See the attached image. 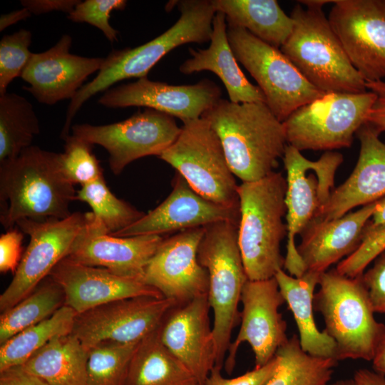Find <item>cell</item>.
<instances>
[{"mask_svg": "<svg viewBox=\"0 0 385 385\" xmlns=\"http://www.w3.org/2000/svg\"><path fill=\"white\" fill-rule=\"evenodd\" d=\"M76 194L62 172L60 153L31 145L0 163V222L6 230L24 219L68 217Z\"/></svg>", "mask_w": 385, "mask_h": 385, "instance_id": "1", "label": "cell"}, {"mask_svg": "<svg viewBox=\"0 0 385 385\" xmlns=\"http://www.w3.org/2000/svg\"><path fill=\"white\" fill-rule=\"evenodd\" d=\"M201 117L219 136L235 176L252 182L274 171L287 143L283 123L265 103L220 98Z\"/></svg>", "mask_w": 385, "mask_h": 385, "instance_id": "2", "label": "cell"}, {"mask_svg": "<svg viewBox=\"0 0 385 385\" xmlns=\"http://www.w3.org/2000/svg\"><path fill=\"white\" fill-rule=\"evenodd\" d=\"M180 16L175 24L153 40L133 48L112 51L105 58L96 76L84 84L68 105L61 133L66 138L71 122L81 106L94 95L115 83L132 78L147 77L150 69L168 53L185 43L210 41L215 14L212 0L177 1Z\"/></svg>", "mask_w": 385, "mask_h": 385, "instance_id": "3", "label": "cell"}, {"mask_svg": "<svg viewBox=\"0 0 385 385\" xmlns=\"http://www.w3.org/2000/svg\"><path fill=\"white\" fill-rule=\"evenodd\" d=\"M329 3L332 1H299L290 16L292 31L280 50L318 90L364 93L365 80L351 63L322 11Z\"/></svg>", "mask_w": 385, "mask_h": 385, "instance_id": "4", "label": "cell"}, {"mask_svg": "<svg viewBox=\"0 0 385 385\" xmlns=\"http://www.w3.org/2000/svg\"><path fill=\"white\" fill-rule=\"evenodd\" d=\"M286 191V178L275 171L238 185V243L249 280L272 278L284 267L280 246L287 236Z\"/></svg>", "mask_w": 385, "mask_h": 385, "instance_id": "5", "label": "cell"}, {"mask_svg": "<svg viewBox=\"0 0 385 385\" xmlns=\"http://www.w3.org/2000/svg\"><path fill=\"white\" fill-rule=\"evenodd\" d=\"M314 309L324 318L337 346V359L373 361L385 339V325L376 320L362 274L349 277L336 270L319 276Z\"/></svg>", "mask_w": 385, "mask_h": 385, "instance_id": "6", "label": "cell"}, {"mask_svg": "<svg viewBox=\"0 0 385 385\" xmlns=\"http://www.w3.org/2000/svg\"><path fill=\"white\" fill-rule=\"evenodd\" d=\"M239 222L222 221L205 227L197 258L209 276L208 303L213 312L215 366L222 368L233 329L240 319L238 305L248 280L238 243Z\"/></svg>", "mask_w": 385, "mask_h": 385, "instance_id": "7", "label": "cell"}, {"mask_svg": "<svg viewBox=\"0 0 385 385\" xmlns=\"http://www.w3.org/2000/svg\"><path fill=\"white\" fill-rule=\"evenodd\" d=\"M287 172L285 203L287 227V252L284 269L293 277L306 272L295 245V237L315 218L334 190L336 173L343 155L325 151L317 160L306 158L297 148L287 145L282 156Z\"/></svg>", "mask_w": 385, "mask_h": 385, "instance_id": "8", "label": "cell"}, {"mask_svg": "<svg viewBox=\"0 0 385 385\" xmlns=\"http://www.w3.org/2000/svg\"><path fill=\"white\" fill-rule=\"evenodd\" d=\"M227 33L237 61L257 81L265 104L279 121L326 94L311 84L280 49L240 27L227 25Z\"/></svg>", "mask_w": 385, "mask_h": 385, "instance_id": "9", "label": "cell"}, {"mask_svg": "<svg viewBox=\"0 0 385 385\" xmlns=\"http://www.w3.org/2000/svg\"><path fill=\"white\" fill-rule=\"evenodd\" d=\"M159 158L174 168L203 197L240 207L238 185L221 140L204 118L184 123L176 140Z\"/></svg>", "mask_w": 385, "mask_h": 385, "instance_id": "10", "label": "cell"}, {"mask_svg": "<svg viewBox=\"0 0 385 385\" xmlns=\"http://www.w3.org/2000/svg\"><path fill=\"white\" fill-rule=\"evenodd\" d=\"M376 99L371 91L326 93L299 108L282 122L287 145L299 151L350 147Z\"/></svg>", "mask_w": 385, "mask_h": 385, "instance_id": "11", "label": "cell"}, {"mask_svg": "<svg viewBox=\"0 0 385 385\" xmlns=\"http://www.w3.org/2000/svg\"><path fill=\"white\" fill-rule=\"evenodd\" d=\"M72 135L104 148L109 166L118 175L131 162L148 155L160 156L179 136L174 117L146 108L130 118L113 123L93 125L76 124Z\"/></svg>", "mask_w": 385, "mask_h": 385, "instance_id": "12", "label": "cell"}, {"mask_svg": "<svg viewBox=\"0 0 385 385\" xmlns=\"http://www.w3.org/2000/svg\"><path fill=\"white\" fill-rule=\"evenodd\" d=\"M87 219L88 212H73L64 219L17 222L30 240L11 282L0 296L1 313L30 294L68 255Z\"/></svg>", "mask_w": 385, "mask_h": 385, "instance_id": "13", "label": "cell"}, {"mask_svg": "<svg viewBox=\"0 0 385 385\" xmlns=\"http://www.w3.org/2000/svg\"><path fill=\"white\" fill-rule=\"evenodd\" d=\"M176 304L149 296L115 300L77 314L71 334L87 349L103 342L137 344L155 332Z\"/></svg>", "mask_w": 385, "mask_h": 385, "instance_id": "14", "label": "cell"}, {"mask_svg": "<svg viewBox=\"0 0 385 385\" xmlns=\"http://www.w3.org/2000/svg\"><path fill=\"white\" fill-rule=\"evenodd\" d=\"M329 22L366 82L385 78V0H336Z\"/></svg>", "mask_w": 385, "mask_h": 385, "instance_id": "15", "label": "cell"}, {"mask_svg": "<svg viewBox=\"0 0 385 385\" xmlns=\"http://www.w3.org/2000/svg\"><path fill=\"white\" fill-rule=\"evenodd\" d=\"M240 302L242 310L240 331L230 345L225 362L228 374L233 371L241 344H250L255 355V368H260L267 364L289 339L287 323L279 312L285 302L274 277L264 280L248 279L242 289Z\"/></svg>", "mask_w": 385, "mask_h": 385, "instance_id": "16", "label": "cell"}, {"mask_svg": "<svg viewBox=\"0 0 385 385\" xmlns=\"http://www.w3.org/2000/svg\"><path fill=\"white\" fill-rule=\"evenodd\" d=\"M205 227L163 238L145 267L142 281L177 304L207 296L209 276L197 250Z\"/></svg>", "mask_w": 385, "mask_h": 385, "instance_id": "17", "label": "cell"}, {"mask_svg": "<svg viewBox=\"0 0 385 385\" xmlns=\"http://www.w3.org/2000/svg\"><path fill=\"white\" fill-rule=\"evenodd\" d=\"M221 97V89L204 79L192 85L174 86L147 77L106 91L98 103L107 108L145 107L180 119L200 118Z\"/></svg>", "mask_w": 385, "mask_h": 385, "instance_id": "18", "label": "cell"}, {"mask_svg": "<svg viewBox=\"0 0 385 385\" xmlns=\"http://www.w3.org/2000/svg\"><path fill=\"white\" fill-rule=\"evenodd\" d=\"M163 240L158 235H111L89 212L66 257L121 277L142 280L145 266Z\"/></svg>", "mask_w": 385, "mask_h": 385, "instance_id": "19", "label": "cell"}, {"mask_svg": "<svg viewBox=\"0 0 385 385\" xmlns=\"http://www.w3.org/2000/svg\"><path fill=\"white\" fill-rule=\"evenodd\" d=\"M210 309L207 296L176 304L158 327L162 344L192 374L198 385H205L216 362Z\"/></svg>", "mask_w": 385, "mask_h": 385, "instance_id": "20", "label": "cell"}, {"mask_svg": "<svg viewBox=\"0 0 385 385\" xmlns=\"http://www.w3.org/2000/svg\"><path fill=\"white\" fill-rule=\"evenodd\" d=\"M72 37L65 34L51 48L32 56L21 78L24 86L41 103L52 106L73 99L87 78L101 68L105 58H89L70 53Z\"/></svg>", "mask_w": 385, "mask_h": 385, "instance_id": "21", "label": "cell"}, {"mask_svg": "<svg viewBox=\"0 0 385 385\" xmlns=\"http://www.w3.org/2000/svg\"><path fill=\"white\" fill-rule=\"evenodd\" d=\"M240 215V207L225 206L203 197L176 172L173 190L160 205L130 226L110 235L116 237L161 235L222 221L239 222Z\"/></svg>", "mask_w": 385, "mask_h": 385, "instance_id": "22", "label": "cell"}, {"mask_svg": "<svg viewBox=\"0 0 385 385\" xmlns=\"http://www.w3.org/2000/svg\"><path fill=\"white\" fill-rule=\"evenodd\" d=\"M50 276L63 289L65 304L77 314L111 302L139 297H163L142 280L117 275L110 270L88 266L66 257Z\"/></svg>", "mask_w": 385, "mask_h": 385, "instance_id": "23", "label": "cell"}, {"mask_svg": "<svg viewBox=\"0 0 385 385\" xmlns=\"http://www.w3.org/2000/svg\"><path fill=\"white\" fill-rule=\"evenodd\" d=\"M360 142L359 158L349 177L334 188L329 200L314 218L329 220L351 210L376 202L385 196V143L370 124L356 132Z\"/></svg>", "mask_w": 385, "mask_h": 385, "instance_id": "24", "label": "cell"}, {"mask_svg": "<svg viewBox=\"0 0 385 385\" xmlns=\"http://www.w3.org/2000/svg\"><path fill=\"white\" fill-rule=\"evenodd\" d=\"M377 201L336 219L312 220L300 234L297 247L306 271L322 274L352 254L361 242Z\"/></svg>", "mask_w": 385, "mask_h": 385, "instance_id": "25", "label": "cell"}, {"mask_svg": "<svg viewBox=\"0 0 385 385\" xmlns=\"http://www.w3.org/2000/svg\"><path fill=\"white\" fill-rule=\"evenodd\" d=\"M227 30L225 15L216 12L209 47L197 50L190 48L192 57L180 66V71L185 74L211 71L222 81L231 102L265 103L262 91L257 86L252 84L240 69L230 45Z\"/></svg>", "mask_w": 385, "mask_h": 385, "instance_id": "26", "label": "cell"}, {"mask_svg": "<svg viewBox=\"0 0 385 385\" xmlns=\"http://www.w3.org/2000/svg\"><path fill=\"white\" fill-rule=\"evenodd\" d=\"M321 274L306 271L301 277H293L283 269L274 275L279 290L292 312L299 331L302 349L317 357L337 359L334 341L317 328L314 317V292Z\"/></svg>", "mask_w": 385, "mask_h": 385, "instance_id": "27", "label": "cell"}, {"mask_svg": "<svg viewBox=\"0 0 385 385\" xmlns=\"http://www.w3.org/2000/svg\"><path fill=\"white\" fill-rule=\"evenodd\" d=\"M215 12L227 25L245 29L260 40L280 48L290 35L294 21L275 0H212Z\"/></svg>", "mask_w": 385, "mask_h": 385, "instance_id": "28", "label": "cell"}, {"mask_svg": "<svg viewBox=\"0 0 385 385\" xmlns=\"http://www.w3.org/2000/svg\"><path fill=\"white\" fill-rule=\"evenodd\" d=\"M87 360L88 349L71 333L53 338L21 366L49 385H86Z\"/></svg>", "mask_w": 385, "mask_h": 385, "instance_id": "29", "label": "cell"}, {"mask_svg": "<svg viewBox=\"0 0 385 385\" xmlns=\"http://www.w3.org/2000/svg\"><path fill=\"white\" fill-rule=\"evenodd\" d=\"M123 385H198L192 374L162 344L158 328L139 342Z\"/></svg>", "mask_w": 385, "mask_h": 385, "instance_id": "30", "label": "cell"}, {"mask_svg": "<svg viewBox=\"0 0 385 385\" xmlns=\"http://www.w3.org/2000/svg\"><path fill=\"white\" fill-rule=\"evenodd\" d=\"M77 313L64 304L50 317L19 332L0 345V371L23 365L58 336L71 333Z\"/></svg>", "mask_w": 385, "mask_h": 385, "instance_id": "31", "label": "cell"}, {"mask_svg": "<svg viewBox=\"0 0 385 385\" xmlns=\"http://www.w3.org/2000/svg\"><path fill=\"white\" fill-rule=\"evenodd\" d=\"M39 133L38 118L26 98L7 92L0 96V163L31 146Z\"/></svg>", "mask_w": 385, "mask_h": 385, "instance_id": "32", "label": "cell"}, {"mask_svg": "<svg viewBox=\"0 0 385 385\" xmlns=\"http://www.w3.org/2000/svg\"><path fill=\"white\" fill-rule=\"evenodd\" d=\"M276 371L265 385H326L338 361L317 357L304 351L293 335L277 351Z\"/></svg>", "mask_w": 385, "mask_h": 385, "instance_id": "33", "label": "cell"}, {"mask_svg": "<svg viewBox=\"0 0 385 385\" xmlns=\"http://www.w3.org/2000/svg\"><path fill=\"white\" fill-rule=\"evenodd\" d=\"M65 304L61 287L50 276L27 297L0 316V345L23 331L50 317Z\"/></svg>", "mask_w": 385, "mask_h": 385, "instance_id": "34", "label": "cell"}, {"mask_svg": "<svg viewBox=\"0 0 385 385\" xmlns=\"http://www.w3.org/2000/svg\"><path fill=\"white\" fill-rule=\"evenodd\" d=\"M75 200L86 202L108 234L125 229L144 215L143 212L118 198L109 190L103 176L82 185L76 191Z\"/></svg>", "mask_w": 385, "mask_h": 385, "instance_id": "35", "label": "cell"}, {"mask_svg": "<svg viewBox=\"0 0 385 385\" xmlns=\"http://www.w3.org/2000/svg\"><path fill=\"white\" fill-rule=\"evenodd\" d=\"M138 344L103 342L88 349L86 385H123Z\"/></svg>", "mask_w": 385, "mask_h": 385, "instance_id": "36", "label": "cell"}, {"mask_svg": "<svg viewBox=\"0 0 385 385\" xmlns=\"http://www.w3.org/2000/svg\"><path fill=\"white\" fill-rule=\"evenodd\" d=\"M64 140L60 163L63 175L70 183L82 186L103 176L99 161L92 150L93 145L73 135Z\"/></svg>", "mask_w": 385, "mask_h": 385, "instance_id": "37", "label": "cell"}, {"mask_svg": "<svg viewBox=\"0 0 385 385\" xmlns=\"http://www.w3.org/2000/svg\"><path fill=\"white\" fill-rule=\"evenodd\" d=\"M32 34L20 29L4 35L0 41V96L6 93L11 81L21 77L32 53L29 51Z\"/></svg>", "mask_w": 385, "mask_h": 385, "instance_id": "38", "label": "cell"}, {"mask_svg": "<svg viewBox=\"0 0 385 385\" xmlns=\"http://www.w3.org/2000/svg\"><path fill=\"white\" fill-rule=\"evenodd\" d=\"M127 5L125 0H86L81 1L68 19L73 22L88 23L101 30L111 42L118 41V31L109 23L111 14L115 10H123Z\"/></svg>", "mask_w": 385, "mask_h": 385, "instance_id": "39", "label": "cell"}, {"mask_svg": "<svg viewBox=\"0 0 385 385\" xmlns=\"http://www.w3.org/2000/svg\"><path fill=\"white\" fill-rule=\"evenodd\" d=\"M278 359L274 356L267 364L260 368H254L245 374L232 379L224 378L221 369L214 366L211 370L205 385H265L274 374Z\"/></svg>", "mask_w": 385, "mask_h": 385, "instance_id": "40", "label": "cell"}, {"mask_svg": "<svg viewBox=\"0 0 385 385\" xmlns=\"http://www.w3.org/2000/svg\"><path fill=\"white\" fill-rule=\"evenodd\" d=\"M374 312L385 314V252L379 255L373 266L362 274Z\"/></svg>", "mask_w": 385, "mask_h": 385, "instance_id": "41", "label": "cell"}, {"mask_svg": "<svg viewBox=\"0 0 385 385\" xmlns=\"http://www.w3.org/2000/svg\"><path fill=\"white\" fill-rule=\"evenodd\" d=\"M23 232L12 228L0 236V272L15 273L22 255Z\"/></svg>", "mask_w": 385, "mask_h": 385, "instance_id": "42", "label": "cell"}, {"mask_svg": "<svg viewBox=\"0 0 385 385\" xmlns=\"http://www.w3.org/2000/svg\"><path fill=\"white\" fill-rule=\"evenodd\" d=\"M366 88L376 95V99L366 118V123L380 134L385 131V81L366 82Z\"/></svg>", "mask_w": 385, "mask_h": 385, "instance_id": "43", "label": "cell"}, {"mask_svg": "<svg viewBox=\"0 0 385 385\" xmlns=\"http://www.w3.org/2000/svg\"><path fill=\"white\" fill-rule=\"evenodd\" d=\"M79 0H22L21 4L31 14L41 15L51 11H63L71 14Z\"/></svg>", "mask_w": 385, "mask_h": 385, "instance_id": "44", "label": "cell"}, {"mask_svg": "<svg viewBox=\"0 0 385 385\" xmlns=\"http://www.w3.org/2000/svg\"><path fill=\"white\" fill-rule=\"evenodd\" d=\"M0 385H49L40 377L16 366L0 371Z\"/></svg>", "mask_w": 385, "mask_h": 385, "instance_id": "45", "label": "cell"}, {"mask_svg": "<svg viewBox=\"0 0 385 385\" xmlns=\"http://www.w3.org/2000/svg\"><path fill=\"white\" fill-rule=\"evenodd\" d=\"M354 379L358 385H385V376L367 369L355 371Z\"/></svg>", "mask_w": 385, "mask_h": 385, "instance_id": "46", "label": "cell"}, {"mask_svg": "<svg viewBox=\"0 0 385 385\" xmlns=\"http://www.w3.org/2000/svg\"><path fill=\"white\" fill-rule=\"evenodd\" d=\"M31 16V13L23 7L8 14H1L0 17V31L17 22L25 20Z\"/></svg>", "mask_w": 385, "mask_h": 385, "instance_id": "47", "label": "cell"}, {"mask_svg": "<svg viewBox=\"0 0 385 385\" xmlns=\"http://www.w3.org/2000/svg\"><path fill=\"white\" fill-rule=\"evenodd\" d=\"M368 225L373 227H385V196L377 201Z\"/></svg>", "mask_w": 385, "mask_h": 385, "instance_id": "48", "label": "cell"}, {"mask_svg": "<svg viewBox=\"0 0 385 385\" xmlns=\"http://www.w3.org/2000/svg\"><path fill=\"white\" fill-rule=\"evenodd\" d=\"M374 371L385 376V339L372 361Z\"/></svg>", "mask_w": 385, "mask_h": 385, "instance_id": "49", "label": "cell"}, {"mask_svg": "<svg viewBox=\"0 0 385 385\" xmlns=\"http://www.w3.org/2000/svg\"><path fill=\"white\" fill-rule=\"evenodd\" d=\"M326 385H358L354 378L348 379H342L337 381L332 384H327Z\"/></svg>", "mask_w": 385, "mask_h": 385, "instance_id": "50", "label": "cell"}]
</instances>
